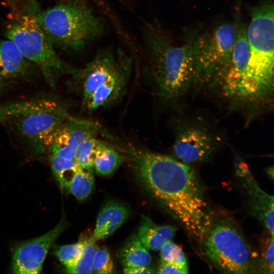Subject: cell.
I'll return each instance as SVG.
<instances>
[{
	"label": "cell",
	"mask_w": 274,
	"mask_h": 274,
	"mask_svg": "<svg viewBox=\"0 0 274 274\" xmlns=\"http://www.w3.org/2000/svg\"><path fill=\"white\" fill-rule=\"evenodd\" d=\"M256 270L260 273H273V237L268 238L264 245Z\"/></svg>",
	"instance_id": "83f0119b"
},
{
	"label": "cell",
	"mask_w": 274,
	"mask_h": 274,
	"mask_svg": "<svg viewBox=\"0 0 274 274\" xmlns=\"http://www.w3.org/2000/svg\"><path fill=\"white\" fill-rule=\"evenodd\" d=\"M36 20L53 45L79 51L103 34V22L84 0H71L36 13Z\"/></svg>",
	"instance_id": "277c9868"
},
{
	"label": "cell",
	"mask_w": 274,
	"mask_h": 274,
	"mask_svg": "<svg viewBox=\"0 0 274 274\" xmlns=\"http://www.w3.org/2000/svg\"><path fill=\"white\" fill-rule=\"evenodd\" d=\"M132 67V58L126 54L116 69L92 93L83 99L84 109L92 112L109 105L123 95Z\"/></svg>",
	"instance_id": "7c38bea8"
},
{
	"label": "cell",
	"mask_w": 274,
	"mask_h": 274,
	"mask_svg": "<svg viewBox=\"0 0 274 274\" xmlns=\"http://www.w3.org/2000/svg\"><path fill=\"white\" fill-rule=\"evenodd\" d=\"M50 162L53 173L59 185L62 188L68 190L80 167L74 159H66L52 154Z\"/></svg>",
	"instance_id": "ffe728a7"
},
{
	"label": "cell",
	"mask_w": 274,
	"mask_h": 274,
	"mask_svg": "<svg viewBox=\"0 0 274 274\" xmlns=\"http://www.w3.org/2000/svg\"><path fill=\"white\" fill-rule=\"evenodd\" d=\"M5 79V78H4L2 75L0 74V92L4 86Z\"/></svg>",
	"instance_id": "4dcf8cb0"
},
{
	"label": "cell",
	"mask_w": 274,
	"mask_h": 274,
	"mask_svg": "<svg viewBox=\"0 0 274 274\" xmlns=\"http://www.w3.org/2000/svg\"><path fill=\"white\" fill-rule=\"evenodd\" d=\"M236 173L246 190L254 215L273 237V196L259 187L245 164L238 165Z\"/></svg>",
	"instance_id": "4fadbf2b"
},
{
	"label": "cell",
	"mask_w": 274,
	"mask_h": 274,
	"mask_svg": "<svg viewBox=\"0 0 274 274\" xmlns=\"http://www.w3.org/2000/svg\"><path fill=\"white\" fill-rule=\"evenodd\" d=\"M101 142L93 137L85 140L77 147L74 160L81 168L93 170L94 160Z\"/></svg>",
	"instance_id": "603a6c76"
},
{
	"label": "cell",
	"mask_w": 274,
	"mask_h": 274,
	"mask_svg": "<svg viewBox=\"0 0 274 274\" xmlns=\"http://www.w3.org/2000/svg\"><path fill=\"white\" fill-rule=\"evenodd\" d=\"M202 242L206 255L221 271L249 273L256 270L249 246L233 226L226 224L216 225L209 229Z\"/></svg>",
	"instance_id": "8992f818"
},
{
	"label": "cell",
	"mask_w": 274,
	"mask_h": 274,
	"mask_svg": "<svg viewBox=\"0 0 274 274\" xmlns=\"http://www.w3.org/2000/svg\"><path fill=\"white\" fill-rule=\"evenodd\" d=\"M123 160L119 152L101 141L96 153L93 168L98 175L109 176L115 172Z\"/></svg>",
	"instance_id": "d6986e66"
},
{
	"label": "cell",
	"mask_w": 274,
	"mask_h": 274,
	"mask_svg": "<svg viewBox=\"0 0 274 274\" xmlns=\"http://www.w3.org/2000/svg\"><path fill=\"white\" fill-rule=\"evenodd\" d=\"M161 261L188 266L186 257L181 248L169 241L160 249Z\"/></svg>",
	"instance_id": "4316f807"
},
{
	"label": "cell",
	"mask_w": 274,
	"mask_h": 274,
	"mask_svg": "<svg viewBox=\"0 0 274 274\" xmlns=\"http://www.w3.org/2000/svg\"><path fill=\"white\" fill-rule=\"evenodd\" d=\"M119 257L125 267L149 265L151 256L140 241L138 235L130 237L121 249Z\"/></svg>",
	"instance_id": "ac0fdd59"
},
{
	"label": "cell",
	"mask_w": 274,
	"mask_h": 274,
	"mask_svg": "<svg viewBox=\"0 0 274 274\" xmlns=\"http://www.w3.org/2000/svg\"><path fill=\"white\" fill-rule=\"evenodd\" d=\"M97 249L95 242L89 238L85 241L80 256L73 265L66 269V272L79 274L93 273V259Z\"/></svg>",
	"instance_id": "cb8c5ba5"
},
{
	"label": "cell",
	"mask_w": 274,
	"mask_h": 274,
	"mask_svg": "<svg viewBox=\"0 0 274 274\" xmlns=\"http://www.w3.org/2000/svg\"><path fill=\"white\" fill-rule=\"evenodd\" d=\"M158 273H187L188 266H184L174 263L161 261L158 271Z\"/></svg>",
	"instance_id": "f1b7e54d"
},
{
	"label": "cell",
	"mask_w": 274,
	"mask_h": 274,
	"mask_svg": "<svg viewBox=\"0 0 274 274\" xmlns=\"http://www.w3.org/2000/svg\"><path fill=\"white\" fill-rule=\"evenodd\" d=\"M114 266L107 249L105 247L98 248L95 252L93 259V271L97 273H113Z\"/></svg>",
	"instance_id": "484cf974"
},
{
	"label": "cell",
	"mask_w": 274,
	"mask_h": 274,
	"mask_svg": "<svg viewBox=\"0 0 274 274\" xmlns=\"http://www.w3.org/2000/svg\"><path fill=\"white\" fill-rule=\"evenodd\" d=\"M29 71L28 60L11 40H0V74L4 78L26 76Z\"/></svg>",
	"instance_id": "9a60e30c"
},
{
	"label": "cell",
	"mask_w": 274,
	"mask_h": 274,
	"mask_svg": "<svg viewBox=\"0 0 274 274\" xmlns=\"http://www.w3.org/2000/svg\"><path fill=\"white\" fill-rule=\"evenodd\" d=\"M70 115L62 104L33 111L7 122L38 154L50 150L54 138Z\"/></svg>",
	"instance_id": "ba28073f"
},
{
	"label": "cell",
	"mask_w": 274,
	"mask_h": 274,
	"mask_svg": "<svg viewBox=\"0 0 274 274\" xmlns=\"http://www.w3.org/2000/svg\"><path fill=\"white\" fill-rule=\"evenodd\" d=\"M64 219L52 229L37 237L22 242L15 248L12 270L14 273H40L43 264L51 246L64 229Z\"/></svg>",
	"instance_id": "9c48e42d"
},
{
	"label": "cell",
	"mask_w": 274,
	"mask_h": 274,
	"mask_svg": "<svg viewBox=\"0 0 274 274\" xmlns=\"http://www.w3.org/2000/svg\"><path fill=\"white\" fill-rule=\"evenodd\" d=\"M85 241L62 246L55 249L54 254L66 269L71 267L79 259L82 253Z\"/></svg>",
	"instance_id": "d4e9b609"
},
{
	"label": "cell",
	"mask_w": 274,
	"mask_h": 274,
	"mask_svg": "<svg viewBox=\"0 0 274 274\" xmlns=\"http://www.w3.org/2000/svg\"><path fill=\"white\" fill-rule=\"evenodd\" d=\"M61 128L75 151L85 140L95 137L100 129L99 125L94 122L71 116L64 121Z\"/></svg>",
	"instance_id": "e0dca14e"
},
{
	"label": "cell",
	"mask_w": 274,
	"mask_h": 274,
	"mask_svg": "<svg viewBox=\"0 0 274 274\" xmlns=\"http://www.w3.org/2000/svg\"><path fill=\"white\" fill-rule=\"evenodd\" d=\"M123 272L129 274H149L156 272L154 268L148 266L125 267Z\"/></svg>",
	"instance_id": "f546056e"
},
{
	"label": "cell",
	"mask_w": 274,
	"mask_h": 274,
	"mask_svg": "<svg viewBox=\"0 0 274 274\" xmlns=\"http://www.w3.org/2000/svg\"><path fill=\"white\" fill-rule=\"evenodd\" d=\"M129 214V210L124 204L108 201L97 216L94 230L89 239L96 243L109 237L122 225Z\"/></svg>",
	"instance_id": "5bb4252c"
},
{
	"label": "cell",
	"mask_w": 274,
	"mask_h": 274,
	"mask_svg": "<svg viewBox=\"0 0 274 274\" xmlns=\"http://www.w3.org/2000/svg\"><path fill=\"white\" fill-rule=\"evenodd\" d=\"M217 147L213 135L204 128L189 126L181 130L174 143L173 153L186 164L207 159Z\"/></svg>",
	"instance_id": "8fae6325"
},
{
	"label": "cell",
	"mask_w": 274,
	"mask_h": 274,
	"mask_svg": "<svg viewBox=\"0 0 274 274\" xmlns=\"http://www.w3.org/2000/svg\"><path fill=\"white\" fill-rule=\"evenodd\" d=\"M273 3L252 8L247 28L250 56L243 82L241 101H258L269 97L273 83Z\"/></svg>",
	"instance_id": "7a4b0ae2"
},
{
	"label": "cell",
	"mask_w": 274,
	"mask_h": 274,
	"mask_svg": "<svg viewBox=\"0 0 274 274\" xmlns=\"http://www.w3.org/2000/svg\"><path fill=\"white\" fill-rule=\"evenodd\" d=\"M235 34L236 27L225 23L196 39L192 44L195 77L212 80L227 66Z\"/></svg>",
	"instance_id": "52a82bcc"
},
{
	"label": "cell",
	"mask_w": 274,
	"mask_h": 274,
	"mask_svg": "<svg viewBox=\"0 0 274 274\" xmlns=\"http://www.w3.org/2000/svg\"><path fill=\"white\" fill-rule=\"evenodd\" d=\"M176 230V228L172 226L158 225L148 217L143 216L138 235L147 249L158 251L171 241Z\"/></svg>",
	"instance_id": "2e32d148"
},
{
	"label": "cell",
	"mask_w": 274,
	"mask_h": 274,
	"mask_svg": "<svg viewBox=\"0 0 274 274\" xmlns=\"http://www.w3.org/2000/svg\"><path fill=\"white\" fill-rule=\"evenodd\" d=\"M126 54L120 48L104 49L83 68H73L71 74L77 84L83 99L92 93L116 69Z\"/></svg>",
	"instance_id": "30bf717a"
},
{
	"label": "cell",
	"mask_w": 274,
	"mask_h": 274,
	"mask_svg": "<svg viewBox=\"0 0 274 274\" xmlns=\"http://www.w3.org/2000/svg\"><path fill=\"white\" fill-rule=\"evenodd\" d=\"M144 42L160 94L168 99L182 95L195 77L192 44L178 45L153 25L145 28Z\"/></svg>",
	"instance_id": "3957f363"
},
{
	"label": "cell",
	"mask_w": 274,
	"mask_h": 274,
	"mask_svg": "<svg viewBox=\"0 0 274 274\" xmlns=\"http://www.w3.org/2000/svg\"><path fill=\"white\" fill-rule=\"evenodd\" d=\"M131 148L130 156L139 180L189 233L202 240L211 216L194 170L169 156Z\"/></svg>",
	"instance_id": "6da1fadb"
},
{
	"label": "cell",
	"mask_w": 274,
	"mask_h": 274,
	"mask_svg": "<svg viewBox=\"0 0 274 274\" xmlns=\"http://www.w3.org/2000/svg\"><path fill=\"white\" fill-rule=\"evenodd\" d=\"M45 104L44 98H39L1 105L0 121L8 122L20 116L40 110Z\"/></svg>",
	"instance_id": "44dd1931"
},
{
	"label": "cell",
	"mask_w": 274,
	"mask_h": 274,
	"mask_svg": "<svg viewBox=\"0 0 274 274\" xmlns=\"http://www.w3.org/2000/svg\"><path fill=\"white\" fill-rule=\"evenodd\" d=\"M6 35L25 59L39 66L51 87H55L58 74L71 73L73 67H68L58 56L53 44L38 24L36 13L21 16L7 28Z\"/></svg>",
	"instance_id": "5b68a950"
},
{
	"label": "cell",
	"mask_w": 274,
	"mask_h": 274,
	"mask_svg": "<svg viewBox=\"0 0 274 274\" xmlns=\"http://www.w3.org/2000/svg\"><path fill=\"white\" fill-rule=\"evenodd\" d=\"M94 186L93 170L80 168L75 175L68 190L78 200H84L91 194Z\"/></svg>",
	"instance_id": "7402d4cb"
}]
</instances>
